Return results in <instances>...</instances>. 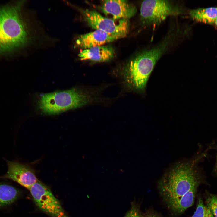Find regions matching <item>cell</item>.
Returning a JSON list of instances; mask_svg holds the SVG:
<instances>
[{"mask_svg":"<svg viewBox=\"0 0 217 217\" xmlns=\"http://www.w3.org/2000/svg\"><path fill=\"white\" fill-rule=\"evenodd\" d=\"M206 205L211 209L215 217H217V195L210 194L206 200Z\"/></svg>","mask_w":217,"mask_h":217,"instance_id":"obj_14","label":"cell"},{"mask_svg":"<svg viewBox=\"0 0 217 217\" xmlns=\"http://www.w3.org/2000/svg\"><path fill=\"white\" fill-rule=\"evenodd\" d=\"M215 23L216 26L217 27V17L215 20Z\"/></svg>","mask_w":217,"mask_h":217,"instance_id":"obj_18","label":"cell"},{"mask_svg":"<svg viewBox=\"0 0 217 217\" xmlns=\"http://www.w3.org/2000/svg\"><path fill=\"white\" fill-rule=\"evenodd\" d=\"M142 216L139 205L134 202L131 203V208L124 217H142Z\"/></svg>","mask_w":217,"mask_h":217,"instance_id":"obj_15","label":"cell"},{"mask_svg":"<svg viewBox=\"0 0 217 217\" xmlns=\"http://www.w3.org/2000/svg\"><path fill=\"white\" fill-rule=\"evenodd\" d=\"M7 172L1 178L9 179L28 190L38 180L34 170L28 166L15 162H7Z\"/></svg>","mask_w":217,"mask_h":217,"instance_id":"obj_8","label":"cell"},{"mask_svg":"<svg viewBox=\"0 0 217 217\" xmlns=\"http://www.w3.org/2000/svg\"><path fill=\"white\" fill-rule=\"evenodd\" d=\"M142 217H160L156 213L153 212H147L142 215Z\"/></svg>","mask_w":217,"mask_h":217,"instance_id":"obj_16","label":"cell"},{"mask_svg":"<svg viewBox=\"0 0 217 217\" xmlns=\"http://www.w3.org/2000/svg\"><path fill=\"white\" fill-rule=\"evenodd\" d=\"M114 55V51L111 47L101 46L85 49L81 51L78 56L81 60L102 62L110 60Z\"/></svg>","mask_w":217,"mask_h":217,"instance_id":"obj_10","label":"cell"},{"mask_svg":"<svg viewBox=\"0 0 217 217\" xmlns=\"http://www.w3.org/2000/svg\"><path fill=\"white\" fill-rule=\"evenodd\" d=\"M212 149V145L209 144L200 148L190 159L177 162L167 170L159 182L158 188L169 209L201 183L203 171L199 164Z\"/></svg>","mask_w":217,"mask_h":217,"instance_id":"obj_1","label":"cell"},{"mask_svg":"<svg viewBox=\"0 0 217 217\" xmlns=\"http://www.w3.org/2000/svg\"><path fill=\"white\" fill-rule=\"evenodd\" d=\"M100 9L109 18L114 20L128 19L136 13V7L127 0H104Z\"/></svg>","mask_w":217,"mask_h":217,"instance_id":"obj_7","label":"cell"},{"mask_svg":"<svg viewBox=\"0 0 217 217\" xmlns=\"http://www.w3.org/2000/svg\"><path fill=\"white\" fill-rule=\"evenodd\" d=\"M191 18L198 22L212 24L217 17V8H200L191 10L189 12Z\"/></svg>","mask_w":217,"mask_h":217,"instance_id":"obj_11","label":"cell"},{"mask_svg":"<svg viewBox=\"0 0 217 217\" xmlns=\"http://www.w3.org/2000/svg\"><path fill=\"white\" fill-rule=\"evenodd\" d=\"M140 19L145 25H157L168 17L176 16L184 11L179 5L168 0H146L141 3Z\"/></svg>","mask_w":217,"mask_h":217,"instance_id":"obj_4","label":"cell"},{"mask_svg":"<svg viewBox=\"0 0 217 217\" xmlns=\"http://www.w3.org/2000/svg\"><path fill=\"white\" fill-rule=\"evenodd\" d=\"M216 144V143H215ZM215 149L216 150V160L212 171L213 173L217 176V144H215Z\"/></svg>","mask_w":217,"mask_h":217,"instance_id":"obj_17","label":"cell"},{"mask_svg":"<svg viewBox=\"0 0 217 217\" xmlns=\"http://www.w3.org/2000/svg\"><path fill=\"white\" fill-rule=\"evenodd\" d=\"M192 217H215L211 209L206 205L204 204L200 196L197 199L195 211Z\"/></svg>","mask_w":217,"mask_h":217,"instance_id":"obj_13","label":"cell"},{"mask_svg":"<svg viewBox=\"0 0 217 217\" xmlns=\"http://www.w3.org/2000/svg\"><path fill=\"white\" fill-rule=\"evenodd\" d=\"M100 30H95L79 36L76 41L77 46L85 49L103 46L118 39Z\"/></svg>","mask_w":217,"mask_h":217,"instance_id":"obj_9","label":"cell"},{"mask_svg":"<svg viewBox=\"0 0 217 217\" xmlns=\"http://www.w3.org/2000/svg\"><path fill=\"white\" fill-rule=\"evenodd\" d=\"M83 13L85 21L93 28L104 31L119 39L128 33L129 28L128 19L114 20L105 17L93 10L86 9Z\"/></svg>","mask_w":217,"mask_h":217,"instance_id":"obj_5","label":"cell"},{"mask_svg":"<svg viewBox=\"0 0 217 217\" xmlns=\"http://www.w3.org/2000/svg\"><path fill=\"white\" fill-rule=\"evenodd\" d=\"M22 1L0 7V54L12 52L29 41L26 24L22 17Z\"/></svg>","mask_w":217,"mask_h":217,"instance_id":"obj_2","label":"cell"},{"mask_svg":"<svg viewBox=\"0 0 217 217\" xmlns=\"http://www.w3.org/2000/svg\"><path fill=\"white\" fill-rule=\"evenodd\" d=\"M38 207L51 217H68L58 200L46 185L38 181L29 190Z\"/></svg>","mask_w":217,"mask_h":217,"instance_id":"obj_6","label":"cell"},{"mask_svg":"<svg viewBox=\"0 0 217 217\" xmlns=\"http://www.w3.org/2000/svg\"><path fill=\"white\" fill-rule=\"evenodd\" d=\"M18 190L11 185L0 183V207L10 204L19 196Z\"/></svg>","mask_w":217,"mask_h":217,"instance_id":"obj_12","label":"cell"},{"mask_svg":"<svg viewBox=\"0 0 217 217\" xmlns=\"http://www.w3.org/2000/svg\"><path fill=\"white\" fill-rule=\"evenodd\" d=\"M89 101L86 95L73 89L44 94L41 97L39 105L43 113L54 114L80 107Z\"/></svg>","mask_w":217,"mask_h":217,"instance_id":"obj_3","label":"cell"}]
</instances>
